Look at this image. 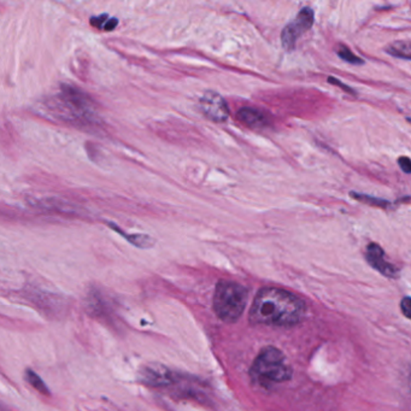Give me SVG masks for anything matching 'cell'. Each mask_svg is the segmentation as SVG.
Wrapping results in <instances>:
<instances>
[{
	"mask_svg": "<svg viewBox=\"0 0 411 411\" xmlns=\"http://www.w3.org/2000/svg\"><path fill=\"white\" fill-rule=\"evenodd\" d=\"M50 110L62 120L75 125H95L96 112L90 97L74 86L63 85L58 96L49 103Z\"/></svg>",
	"mask_w": 411,
	"mask_h": 411,
	"instance_id": "2",
	"label": "cell"
},
{
	"mask_svg": "<svg viewBox=\"0 0 411 411\" xmlns=\"http://www.w3.org/2000/svg\"><path fill=\"white\" fill-rule=\"evenodd\" d=\"M199 108L201 112L214 122H226L229 117L226 101L219 93L212 90H206L203 95L199 101Z\"/></svg>",
	"mask_w": 411,
	"mask_h": 411,
	"instance_id": "6",
	"label": "cell"
},
{
	"mask_svg": "<svg viewBox=\"0 0 411 411\" xmlns=\"http://www.w3.org/2000/svg\"><path fill=\"white\" fill-rule=\"evenodd\" d=\"M108 18H109V16L106 15V14L98 16V17H92L90 18V25H93V27H96L98 29H101L105 25Z\"/></svg>",
	"mask_w": 411,
	"mask_h": 411,
	"instance_id": "17",
	"label": "cell"
},
{
	"mask_svg": "<svg viewBox=\"0 0 411 411\" xmlns=\"http://www.w3.org/2000/svg\"><path fill=\"white\" fill-rule=\"evenodd\" d=\"M401 309L406 317H410V298L406 297L401 303Z\"/></svg>",
	"mask_w": 411,
	"mask_h": 411,
	"instance_id": "19",
	"label": "cell"
},
{
	"mask_svg": "<svg viewBox=\"0 0 411 411\" xmlns=\"http://www.w3.org/2000/svg\"><path fill=\"white\" fill-rule=\"evenodd\" d=\"M314 11L310 8H304L299 11L296 20L287 25L281 33V44L285 50L291 52L296 49L298 38L310 29L314 25Z\"/></svg>",
	"mask_w": 411,
	"mask_h": 411,
	"instance_id": "5",
	"label": "cell"
},
{
	"mask_svg": "<svg viewBox=\"0 0 411 411\" xmlns=\"http://www.w3.org/2000/svg\"><path fill=\"white\" fill-rule=\"evenodd\" d=\"M236 119L240 121L242 125H245L246 127L252 128V129L266 128L268 123H269L268 116L264 112L257 110V109H252V108H242V109H240L236 114Z\"/></svg>",
	"mask_w": 411,
	"mask_h": 411,
	"instance_id": "11",
	"label": "cell"
},
{
	"mask_svg": "<svg viewBox=\"0 0 411 411\" xmlns=\"http://www.w3.org/2000/svg\"><path fill=\"white\" fill-rule=\"evenodd\" d=\"M29 301H32L34 306H38L40 310L44 312H50L52 315H57L58 312H60L62 308H63V301L60 299L58 297L52 296L49 293H41V292H36V293H30Z\"/></svg>",
	"mask_w": 411,
	"mask_h": 411,
	"instance_id": "10",
	"label": "cell"
},
{
	"mask_svg": "<svg viewBox=\"0 0 411 411\" xmlns=\"http://www.w3.org/2000/svg\"><path fill=\"white\" fill-rule=\"evenodd\" d=\"M109 226L116 233H119L120 236H123L125 240L131 242L132 245L136 246L139 249H150V247L155 245V239L151 238L150 236H147V234H125V232L122 231L120 227L116 226L114 223H109Z\"/></svg>",
	"mask_w": 411,
	"mask_h": 411,
	"instance_id": "12",
	"label": "cell"
},
{
	"mask_svg": "<svg viewBox=\"0 0 411 411\" xmlns=\"http://www.w3.org/2000/svg\"><path fill=\"white\" fill-rule=\"evenodd\" d=\"M25 382H28L33 388H36V391L39 392V393L45 395V396H50L49 387L46 386L44 380L41 379L40 376L36 374V371H32V369H27L25 373Z\"/></svg>",
	"mask_w": 411,
	"mask_h": 411,
	"instance_id": "14",
	"label": "cell"
},
{
	"mask_svg": "<svg viewBox=\"0 0 411 411\" xmlns=\"http://www.w3.org/2000/svg\"><path fill=\"white\" fill-rule=\"evenodd\" d=\"M250 375L258 385L271 387L290 380L292 369L287 364L286 357L279 349L266 346L251 366Z\"/></svg>",
	"mask_w": 411,
	"mask_h": 411,
	"instance_id": "3",
	"label": "cell"
},
{
	"mask_svg": "<svg viewBox=\"0 0 411 411\" xmlns=\"http://www.w3.org/2000/svg\"><path fill=\"white\" fill-rule=\"evenodd\" d=\"M117 25H119V20H117V18L108 20L106 21L105 25H104V30H106V32H111V30L115 29Z\"/></svg>",
	"mask_w": 411,
	"mask_h": 411,
	"instance_id": "21",
	"label": "cell"
},
{
	"mask_svg": "<svg viewBox=\"0 0 411 411\" xmlns=\"http://www.w3.org/2000/svg\"><path fill=\"white\" fill-rule=\"evenodd\" d=\"M366 261L374 269L387 277H397L398 269L385 260V253L377 244H369L366 247Z\"/></svg>",
	"mask_w": 411,
	"mask_h": 411,
	"instance_id": "8",
	"label": "cell"
},
{
	"mask_svg": "<svg viewBox=\"0 0 411 411\" xmlns=\"http://www.w3.org/2000/svg\"><path fill=\"white\" fill-rule=\"evenodd\" d=\"M338 55H339L341 60H345L347 63H351V64H363V60L360 57H357L356 55H353L347 46L339 45Z\"/></svg>",
	"mask_w": 411,
	"mask_h": 411,
	"instance_id": "16",
	"label": "cell"
},
{
	"mask_svg": "<svg viewBox=\"0 0 411 411\" xmlns=\"http://www.w3.org/2000/svg\"><path fill=\"white\" fill-rule=\"evenodd\" d=\"M247 304V290L233 281H220L216 285L214 309L222 321L234 323L240 319Z\"/></svg>",
	"mask_w": 411,
	"mask_h": 411,
	"instance_id": "4",
	"label": "cell"
},
{
	"mask_svg": "<svg viewBox=\"0 0 411 411\" xmlns=\"http://www.w3.org/2000/svg\"><path fill=\"white\" fill-rule=\"evenodd\" d=\"M399 166H401V171H404L406 174H410L411 173V162L408 157H401L398 160Z\"/></svg>",
	"mask_w": 411,
	"mask_h": 411,
	"instance_id": "18",
	"label": "cell"
},
{
	"mask_svg": "<svg viewBox=\"0 0 411 411\" xmlns=\"http://www.w3.org/2000/svg\"><path fill=\"white\" fill-rule=\"evenodd\" d=\"M328 82H329V84H333V85L340 86V88L346 90L347 93H350V95H355V90H351L349 86L342 85L340 81L338 80V79H336V77H333V76H331V77L328 79Z\"/></svg>",
	"mask_w": 411,
	"mask_h": 411,
	"instance_id": "20",
	"label": "cell"
},
{
	"mask_svg": "<svg viewBox=\"0 0 411 411\" xmlns=\"http://www.w3.org/2000/svg\"><path fill=\"white\" fill-rule=\"evenodd\" d=\"M386 52L388 55L409 60L411 58V46L409 41H396L391 45L387 46Z\"/></svg>",
	"mask_w": 411,
	"mask_h": 411,
	"instance_id": "13",
	"label": "cell"
},
{
	"mask_svg": "<svg viewBox=\"0 0 411 411\" xmlns=\"http://www.w3.org/2000/svg\"><path fill=\"white\" fill-rule=\"evenodd\" d=\"M140 380L147 386H168L171 384V373L161 366H145L140 371Z\"/></svg>",
	"mask_w": 411,
	"mask_h": 411,
	"instance_id": "9",
	"label": "cell"
},
{
	"mask_svg": "<svg viewBox=\"0 0 411 411\" xmlns=\"http://www.w3.org/2000/svg\"><path fill=\"white\" fill-rule=\"evenodd\" d=\"M85 306L88 315L95 317L97 320L112 323V314H114L112 306L101 291L98 290L90 291L87 295Z\"/></svg>",
	"mask_w": 411,
	"mask_h": 411,
	"instance_id": "7",
	"label": "cell"
},
{
	"mask_svg": "<svg viewBox=\"0 0 411 411\" xmlns=\"http://www.w3.org/2000/svg\"><path fill=\"white\" fill-rule=\"evenodd\" d=\"M306 303L291 292L266 287L257 293L251 306L250 320L256 325L291 327L306 316Z\"/></svg>",
	"mask_w": 411,
	"mask_h": 411,
	"instance_id": "1",
	"label": "cell"
},
{
	"mask_svg": "<svg viewBox=\"0 0 411 411\" xmlns=\"http://www.w3.org/2000/svg\"><path fill=\"white\" fill-rule=\"evenodd\" d=\"M352 198H355L357 201H363L366 204L369 206H380V208H386L390 204V201H382L379 198H374V197L366 196V195H358L356 192H351Z\"/></svg>",
	"mask_w": 411,
	"mask_h": 411,
	"instance_id": "15",
	"label": "cell"
}]
</instances>
